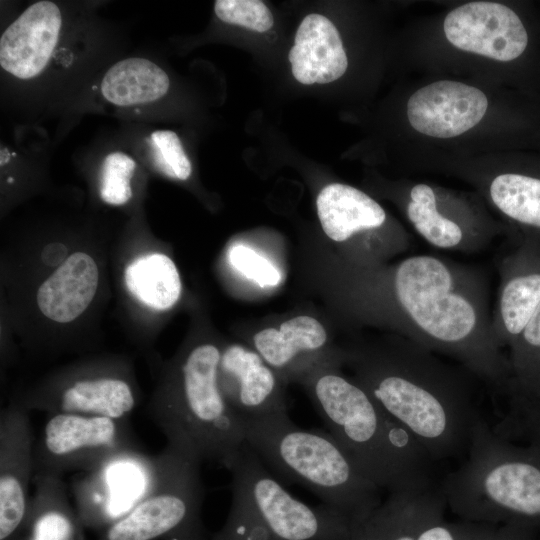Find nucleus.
<instances>
[{"label":"nucleus","mask_w":540,"mask_h":540,"mask_svg":"<svg viewBox=\"0 0 540 540\" xmlns=\"http://www.w3.org/2000/svg\"><path fill=\"white\" fill-rule=\"evenodd\" d=\"M356 358L358 383L437 464L465 458L482 415L470 372L407 339L386 352Z\"/></svg>","instance_id":"obj_1"},{"label":"nucleus","mask_w":540,"mask_h":540,"mask_svg":"<svg viewBox=\"0 0 540 540\" xmlns=\"http://www.w3.org/2000/svg\"><path fill=\"white\" fill-rule=\"evenodd\" d=\"M312 398L329 433L359 471L388 493L436 487L437 464L358 383L333 371L312 381Z\"/></svg>","instance_id":"obj_2"},{"label":"nucleus","mask_w":540,"mask_h":540,"mask_svg":"<svg viewBox=\"0 0 540 540\" xmlns=\"http://www.w3.org/2000/svg\"><path fill=\"white\" fill-rule=\"evenodd\" d=\"M440 487L461 520L540 531V446L517 444L481 415L468 452Z\"/></svg>","instance_id":"obj_3"},{"label":"nucleus","mask_w":540,"mask_h":540,"mask_svg":"<svg viewBox=\"0 0 540 540\" xmlns=\"http://www.w3.org/2000/svg\"><path fill=\"white\" fill-rule=\"evenodd\" d=\"M246 443L266 467L298 483L353 527L381 504L380 489L328 432L295 425L288 414L243 422Z\"/></svg>","instance_id":"obj_4"},{"label":"nucleus","mask_w":540,"mask_h":540,"mask_svg":"<svg viewBox=\"0 0 540 540\" xmlns=\"http://www.w3.org/2000/svg\"><path fill=\"white\" fill-rule=\"evenodd\" d=\"M220 358L214 344L193 347L178 364L175 384L156 395L147 414L167 442L230 470L246 441L243 422L220 387Z\"/></svg>","instance_id":"obj_5"},{"label":"nucleus","mask_w":540,"mask_h":540,"mask_svg":"<svg viewBox=\"0 0 540 540\" xmlns=\"http://www.w3.org/2000/svg\"><path fill=\"white\" fill-rule=\"evenodd\" d=\"M155 461L156 478L150 493L103 529L97 540H164L203 525L201 460L186 447L167 442Z\"/></svg>","instance_id":"obj_6"},{"label":"nucleus","mask_w":540,"mask_h":540,"mask_svg":"<svg viewBox=\"0 0 540 540\" xmlns=\"http://www.w3.org/2000/svg\"><path fill=\"white\" fill-rule=\"evenodd\" d=\"M232 500L242 504L272 540H344L353 525L325 505L291 495L245 442L229 470Z\"/></svg>","instance_id":"obj_7"},{"label":"nucleus","mask_w":540,"mask_h":540,"mask_svg":"<svg viewBox=\"0 0 540 540\" xmlns=\"http://www.w3.org/2000/svg\"><path fill=\"white\" fill-rule=\"evenodd\" d=\"M138 448L129 420L81 414H49L34 445L33 476L89 472L112 455Z\"/></svg>","instance_id":"obj_8"},{"label":"nucleus","mask_w":540,"mask_h":540,"mask_svg":"<svg viewBox=\"0 0 540 540\" xmlns=\"http://www.w3.org/2000/svg\"><path fill=\"white\" fill-rule=\"evenodd\" d=\"M155 455L138 448L118 452L72 484L75 510L84 528L103 530L134 509L152 490Z\"/></svg>","instance_id":"obj_9"},{"label":"nucleus","mask_w":540,"mask_h":540,"mask_svg":"<svg viewBox=\"0 0 540 540\" xmlns=\"http://www.w3.org/2000/svg\"><path fill=\"white\" fill-rule=\"evenodd\" d=\"M34 436L28 410L12 404L0 414V540L25 534L31 506Z\"/></svg>","instance_id":"obj_10"},{"label":"nucleus","mask_w":540,"mask_h":540,"mask_svg":"<svg viewBox=\"0 0 540 540\" xmlns=\"http://www.w3.org/2000/svg\"><path fill=\"white\" fill-rule=\"evenodd\" d=\"M499 287L491 315L498 345L509 348L540 304V236L527 234L499 263Z\"/></svg>","instance_id":"obj_11"},{"label":"nucleus","mask_w":540,"mask_h":540,"mask_svg":"<svg viewBox=\"0 0 540 540\" xmlns=\"http://www.w3.org/2000/svg\"><path fill=\"white\" fill-rule=\"evenodd\" d=\"M443 30L456 48L501 62L518 58L528 44L519 16L496 2H470L455 8L445 17Z\"/></svg>","instance_id":"obj_12"},{"label":"nucleus","mask_w":540,"mask_h":540,"mask_svg":"<svg viewBox=\"0 0 540 540\" xmlns=\"http://www.w3.org/2000/svg\"><path fill=\"white\" fill-rule=\"evenodd\" d=\"M43 388L20 403L48 414H81L128 420L136 406L131 382L118 372H81Z\"/></svg>","instance_id":"obj_13"},{"label":"nucleus","mask_w":540,"mask_h":540,"mask_svg":"<svg viewBox=\"0 0 540 540\" xmlns=\"http://www.w3.org/2000/svg\"><path fill=\"white\" fill-rule=\"evenodd\" d=\"M488 100L478 88L450 80L428 84L407 102V117L418 132L435 138L459 136L477 125Z\"/></svg>","instance_id":"obj_14"},{"label":"nucleus","mask_w":540,"mask_h":540,"mask_svg":"<svg viewBox=\"0 0 540 540\" xmlns=\"http://www.w3.org/2000/svg\"><path fill=\"white\" fill-rule=\"evenodd\" d=\"M219 383L242 422L287 413L276 375L253 350L238 344L228 346L221 353Z\"/></svg>","instance_id":"obj_15"},{"label":"nucleus","mask_w":540,"mask_h":540,"mask_svg":"<svg viewBox=\"0 0 540 540\" xmlns=\"http://www.w3.org/2000/svg\"><path fill=\"white\" fill-rule=\"evenodd\" d=\"M61 24L55 3L38 1L29 6L1 35V67L20 79L39 75L57 44Z\"/></svg>","instance_id":"obj_16"},{"label":"nucleus","mask_w":540,"mask_h":540,"mask_svg":"<svg viewBox=\"0 0 540 540\" xmlns=\"http://www.w3.org/2000/svg\"><path fill=\"white\" fill-rule=\"evenodd\" d=\"M447 508L440 484L436 487L389 493L344 540H418Z\"/></svg>","instance_id":"obj_17"},{"label":"nucleus","mask_w":540,"mask_h":540,"mask_svg":"<svg viewBox=\"0 0 540 540\" xmlns=\"http://www.w3.org/2000/svg\"><path fill=\"white\" fill-rule=\"evenodd\" d=\"M294 78L301 84H326L340 78L348 59L335 25L325 16L307 15L289 52Z\"/></svg>","instance_id":"obj_18"},{"label":"nucleus","mask_w":540,"mask_h":540,"mask_svg":"<svg viewBox=\"0 0 540 540\" xmlns=\"http://www.w3.org/2000/svg\"><path fill=\"white\" fill-rule=\"evenodd\" d=\"M98 281L99 271L94 259L84 252H75L39 287L38 307L55 322H71L91 303Z\"/></svg>","instance_id":"obj_19"},{"label":"nucleus","mask_w":540,"mask_h":540,"mask_svg":"<svg viewBox=\"0 0 540 540\" xmlns=\"http://www.w3.org/2000/svg\"><path fill=\"white\" fill-rule=\"evenodd\" d=\"M406 215L414 230L431 246L463 253L487 247L491 234L470 227L439 207L435 190L427 184H415L409 191Z\"/></svg>","instance_id":"obj_20"},{"label":"nucleus","mask_w":540,"mask_h":540,"mask_svg":"<svg viewBox=\"0 0 540 540\" xmlns=\"http://www.w3.org/2000/svg\"><path fill=\"white\" fill-rule=\"evenodd\" d=\"M317 213L326 235L344 242L355 234L381 228L384 209L363 191L341 183L325 186L319 193Z\"/></svg>","instance_id":"obj_21"},{"label":"nucleus","mask_w":540,"mask_h":540,"mask_svg":"<svg viewBox=\"0 0 540 540\" xmlns=\"http://www.w3.org/2000/svg\"><path fill=\"white\" fill-rule=\"evenodd\" d=\"M26 529L28 540H86L84 526L71 506L60 477L34 476Z\"/></svg>","instance_id":"obj_22"},{"label":"nucleus","mask_w":540,"mask_h":540,"mask_svg":"<svg viewBox=\"0 0 540 540\" xmlns=\"http://www.w3.org/2000/svg\"><path fill=\"white\" fill-rule=\"evenodd\" d=\"M168 75L145 58H128L114 64L101 82L104 98L118 106L156 101L169 89Z\"/></svg>","instance_id":"obj_23"},{"label":"nucleus","mask_w":540,"mask_h":540,"mask_svg":"<svg viewBox=\"0 0 540 540\" xmlns=\"http://www.w3.org/2000/svg\"><path fill=\"white\" fill-rule=\"evenodd\" d=\"M327 341L323 326L309 316H297L279 329L266 328L253 337L257 353L276 369L288 368L300 355L321 349Z\"/></svg>","instance_id":"obj_24"},{"label":"nucleus","mask_w":540,"mask_h":540,"mask_svg":"<svg viewBox=\"0 0 540 540\" xmlns=\"http://www.w3.org/2000/svg\"><path fill=\"white\" fill-rule=\"evenodd\" d=\"M125 284L141 303L155 310H167L179 299L181 281L174 262L166 255L141 256L125 269Z\"/></svg>","instance_id":"obj_25"},{"label":"nucleus","mask_w":540,"mask_h":540,"mask_svg":"<svg viewBox=\"0 0 540 540\" xmlns=\"http://www.w3.org/2000/svg\"><path fill=\"white\" fill-rule=\"evenodd\" d=\"M488 194L495 207L510 220L540 236V178L516 172L495 176Z\"/></svg>","instance_id":"obj_26"},{"label":"nucleus","mask_w":540,"mask_h":540,"mask_svg":"<svg viewBox=\"0 0 540 540\" xmlns=\"http://www.w3.org/2000/svg\"><path fill=\"white\" fill-rule=\"evenodd\" d=\"M507 350L511 371L508 400L540 401V304Z\"/></svg>","instance_id":"obj_27"},{"label":"nucleus","mask_w":540,"mask_h":540,"mask_svg":"<svg viewBox=\"0 0 540 540\" xmlns=\"http://www.w3.org/2000/svg\"><path fill=\"white\" fill-rule=\"evenodd\" d=\"M136 162L127 154L116 151L108 154L101 165L99 194L111 205H123L132 197L130 180Z\"/></svg>","instance_id":"obj_28"},{"label":"nucleus","mask_w":540,"mask_h":540,"mask_svg":"<svg viewBox=\"0 0 540 540\" xmlns=\"http://www.w3.org/2000/svg\"><path fill=\"white\" fill-rule=\"evenodd\" d=\"M152 158L157 169L166 176L186 180L191 175V163L177 134L170 130L154 131L149 139Z\"/></svg>","instance_id":"obj_29"},{"label":"nucleus","mask_w":540,"mask_h":540,"mask_svg":"<svg viewBox=\"0 0 540 540\" xmlns=\"http://www.w3.org/2000/svg\"><path fill=\"white\" fill-rule=\"evenodd\" d=\"M214 11L221 21L256 32H265L274 23L271 11L259 0H217Z\"/></svg>","instance_id":"obj_30"},{"label":"nucleus","mask_w":540,"mask_h":540,"mask_svg":"<svg viewBox=\"0 0 540 540\" xmlns=\"http://www.w3.org/2000/svg\"><path fill=\"white\" fill-rule=\"evenodd\" d=\"M228 259L236 270L262 287L276 286L281 280L274 265L248 246H232Z\"/></svg>","instance_id":"obj_31"},{"label":"nucleus","mask_w":540,"mask_h":540,"mask_svg":"<svg viewBox=\"0 0 540 540\" xmlns=\"http://www.w3.org/2000/svg\"><path fill=\"white\" fill-rule=\"evenodd\" d=\"M501 430L508 437L520 436L540 446V401H524L508 408Z\"/></svg>","instance_id":"obj_32"},{"label":"nucleus","mask_w":540,"mask_h":540,"mask_svg":"<svg viewBox=\"0 0 540 540\" xmlns=\"http://www.w3.org/2000/svg\"><path fill=\"white\" fill-rule=\"evenodd\" d=\"M477 529L478 523L463 520L453 523L442 518L428 525L418 540H474Z\"/></svg>","instance_id":"obj_33"},{"label":"nucleus","mask_w":540,"mask_h":540,"mask_svg":"<svg viewBox=\"0 0 540 540\" xmlns=\"http://www.w3.org/2000/svg\"><path fill=\"white\" fill-rule=\"evenodd\" d=\"M536 533L515 526L479 524L474 540H536Z\"/></svg>","instance_id":"obj_34"},{"label":"nucleus","mask_w":540,"mask_h":540,"mask_svg":"<svg viewBox=\"0 0 540 540\" xmlns=\"http://www.w3.org/2000/svg\"><path fill=\"white\" fill-rule=\"evenodd\" d=\"M66 253L67 249L63 244H49L43 250L42 259L48 265H56L63 260Z\"/></svg>","instance_id":"obj_35"},{"label":"nucleus","mask_w":540,"mask_h":540,"mask_svg":"<svg viewBox=\"0 0 540 540\" xmlns=\"http://www.w3.org/2000/svg\"><path fill=\"white\" fill-rule=\"evenodd\" d=\"M164 540H208L204 534L203 525L185 531L181 534L166 538Z\"/></svg>","instance_id":"obj_36"},{"label":"nucleus","mask_w":540,"mask_h":540,"mask_svg":"<svg viewBox=\"0 0 540 540\" xmlns=\"http://www.w3.org/2000/svg\"><path fill=\"white\" fill-rule=\"evenodd\" d=\"M17 540H28L26 533L23 534V535H22L20 538H18Z\"/></svg>","instance_id":"obj_37"}]
</instances>
